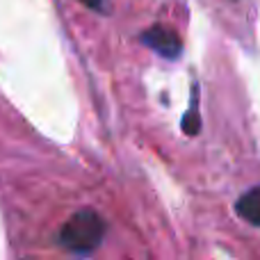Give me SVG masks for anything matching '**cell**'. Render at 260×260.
<instances>
[{
    "mask_svg": "<svg viewBox=\"0 0 260 260\" xmlns=\"http://www.w3.org/2000/svg\"><path fill=\"white\" fill-rule=\"evenodd\" d=\"M78 3H82L85 7H89V9H101L103 0H78Z\"/></svg>",
    "mask_w": 260,
    "mask_h": 260,
    "instance_id": "5",
    "label": "cell"
},
{
    "mask_svg": "<svg viewBox=\"0 0 260 260\" xmlns=\"http://www.w3.org/2000/svg\"><path fill=\"white\" fill-rule=\"evenodd\" d=\"M235 210H238V215L244 217L249 224L260 229V187H253V189H249L247 194H242L238 206H235Z\"/></svg>",
    "mask_w": 260,
    "mask_h": 260,
    "instance_id": "3",
    "label": "cell"
},
{
    "mask_svg": "<svg viewBox=\"0 0 260 260\" xmlns=\"http://www.w3.org/2000/svg\"><path fill=\"white\" fill-rule=\"evenodd\" d=\"M103 235H105L103 219L91 210H80L64 224L62 233H59V242L69 251L91 253L101 244Z\"/></svg>",
    "mask_w": 260,
    "mask_h": 260,
    "instance_id": "1",
    "label": "cell"
},
{
    "mask_svg": "<svg viewBox=\"0 0 260 260\" xmlns=\"http://www.w3.org/2000/svg\"><path fill=\"white\" fill-rule=\"evenodd\" d=\"M183 130L185 135H199V130H201V119H199V87L194 85L192 87V105H189V110L185 112L183 117Z\"/></svg>",
    "mask_w": 260,
    "mask_h": 260,
    "instance_id": "4",
    "label": "cell"
},
{
    "mask_svg": "<svg viewBox=\"0 0 260 260\" xmlns=\"http://www.w3.org/2000/svg\"><path fill=\"white\" fill-rule=\"evenodd\" d=\"M142 41L148 46V48H153L157 55H162V57H167V59H176L180 55V50H183L178 35L167 30V27H162V25L148 27V30L142 35Z\"/></svg>",
    "mask_w": 260,
    "mask_h": 260,
    "instance_id": "2",
    "label": "cell"
}]
</instances>
